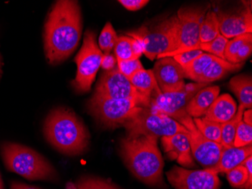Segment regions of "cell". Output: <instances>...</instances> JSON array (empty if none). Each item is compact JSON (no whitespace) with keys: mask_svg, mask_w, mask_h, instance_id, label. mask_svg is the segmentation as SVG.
<instances>
[{"mask_svg":"<svg viewBox=\"0 0 252 189\" xmlns=\"http://www.w3.org/2000/svg\"><path fill=\"white\" fill-rule=\"evenodd\" d=\"M82 29L81 9L77 1H58L44 31V47L49 64L60 63L73 54L80 41Z\"/></svg>","mask_w":252,"mask_h":189,"instance_id":"cell-1","label":"cell"},{"mask_svg":"<svg viewBox=\"0 0 252 189\" xmlns=\"http://www.w3.org/2000/svg\"><path fill=\"white\" fill-rule=\"evenodd\" d=\"M120 153L136 178L149 186L163 185L164 161L157 146V138L145 136L135 139L125 138L120 143Z\"/></svg>","mask_w":252,"mask_h":189,"instance_id":"cell-2","label":"cell"},{"mask_svg":"<svg viewBox=\"0 0 252 189\" xmlns=\"http://www.w3.org/2000/svg\"><path fill=\"white\" fill-rule=\"evenodd\" d=\"M48 142L61 153L74 156L84 153L89 144V132L74 112L63 108L55 109L44 124Z\"/></svg>","mask_w":252,"mask_h":189,"instance_id":"cell-3","label":"cell"},{"mask_svg":"<svg viewBox=\"0 0 252 189\" xmlns=\"http://www.w3.org/2000/svg\"><path fill=\"white\" fill-rule=\"evenodd\" d=\"M1 153L8 170L27 180H55L56 170L43 156L22 145L4 143Z\"/></svg>","mask_w":252,"mask_h":189,"instance_id":"cell-4","label":"cell"},{"mask_svg":"<svg viewBox=\"0 0 252 189\" xmlns=\"http://www.w3.org/2000/svg\"><path fill=\"white\" fill-rule=\"evenodd\" d=\"M126 36L138 41L143 54L154 61L160 54L173 52L180 47V24L177 15L153 26H142L126 33Z\"/></svg>","mask_w":252,"mask_h":189,"instance_id":"cell-5","label":"cell"},{"mask_svg":"<svg viewBox=\"0 0 252 189\" xmlns=\"http://www.w3.org/2000/svg\"><path fill=\"white\" fill-rule=\"evenodd\" d=\"M151 104L136 99H111L96 94L89 100V112L102 124L108 127L123 126Z\"/></svg>","mask_w":252,"mask_h":189,"instance_id":"cell-6","label":"cell"},{"mask_svg":"<svg viewBox=\"0 0 252 189\" xmlns=\"http://www.w3.org/2000/svg\"><path fill=\"white\" fill-rule=\"evenodd\" d=\"M128 139H135L141 136L165 137L177 133H188L185 126L172 118L154 113L148 108H144L129 121L123 125Z\"/></svg>","mask_w":252,"mask_h":189,"instance_id":"cell-7","label":"cell"},{"mask_svg":"<svg viewBox=\"0 0 252 189\" xmlns=\"http://www.w3.org/2000/svg\"><path fill=\"white\" fill-rule=\"evenodd\" d=\"M103 53L96 42V35L93 31L85 33L82 48L75 58L77 65L73 86L79 92H87L92 87L96 75L100 68Z\"/></svg>","mask_w":252,"mask_h":189,"instance_id":"cell-8","label":"cell"},{"mask_svg":"<svg viewBox=\"0 0 252 189\" xmlns=\"http://www.w3.org/2000/svg\"><path fill=\"white\" fill-rule=\"evenodd\" d=\"M207 86L205 83L191 82L175 92L160 93L151 99L149 109L154 113H161L178 121L188 114L186 108L189 101L199 90Z\"/></svg>","mask_w":252,"mask_h":189,"instance_id":"cell-9","label":"cell"},{"mask_svg":"<svg viewBox=\"0 0 252 189\" xmlns=\"http://www.w3.org/2000/svg\"><path fill=\"white\" fill-rule=\"evenodd\" d=\"M188 130V139L190 145L191 152L204 169L212 168L219 163L223 146L206 139L198 130L193 120L189 115H185L178 120Z\"/></svg>","mask_w":252,"mask_h":189,"instance_id":"cell-10","label":"cell"},{"mask_svg":"<svg viewBox=\"0 0 252 189\" xmlns=\"http://www.w3.org/2000/svg\"><path fill=\"white\" fill-rule=\"evenodd\" d=\"M94 94L107 99H136L151 104V98L140 93L129 79L119 72L117 67L102 75Z\"/></svg>","mask_w":252,"mask_h":189,"instance_id":"cell-11","label":"cell"},{"mask_svg":"<svg viewBox=\"0 0 252 189\" xmlns=\"http://www.w3.org/2000/svg\"><path fill=\"white\" fill-rule=\"evenodd\" d=\"M166 176L175 189H219L220 186L219 176L210 168L189 170L174 167Z\"/></svg>","mask_w":252,"mask_h":189,"instance_id":"cell-12","label":"cell"},{"mask_svg":"<svg viewBox=\"0 0 252 189\" xmlns=\"http://www.w3.org/2000/svg\"><path fill=\"white\" fill-rule=\"evenodd\" d=\"M207 11L206 7H188L178 10L177 17L180 24V47L199 50L200 26Z\"/></svg>","mask_w":252,"mask_h":189,"instance_id":"cell-13","label":"cell"},{"mask_svg":"<svg viewBox=\"0 0 252 189\" xmlns=\"http://www.w3.org/2000/svg\"><path fill=\"white\" fill-rule=\"evenodd\" d=\"M152 71L162 93L181 90L186 85L184 69L171 57L159 59Z\"/></svg>","mask_w":252,"mask_h":189,"instance_id":"cell-14","label":"cell"},{"mask_svg":"<svg viewBox=\"0 0 252 189\" xmlns=\"http://www.w3.org/2000/svg\"><path fill=\"white\" fill-rule=\"evenodd\" d=\"M217 15L220 34L226 39H233L243 34H252V8L249 5L233 13L220 12Z\"/></svg>","mask_w":252,"mask_h":189,"instance_id":"cell-15","label":"cell"},{"mask_svg":"<svg viewBox=\"0 0 252 189\" xmlns=\"http://www.w3.org/2000/svg\"><path fill=\"white\" fill-rule=\"evenodd\" d=\"M162 145L168 158L177 160L183 167H195L187 133H177L173 136L162 137Z\"/></svg>","mask_w":252,"mask_h":189,"instance_id":"cell-16","label":"cell"},{"mask_svg":"<svg viewBox=\"0 0 252 189\" xmlns=\"http://www.w3.org/2000/svg\"><path fill=\"white\" fill-rule=\"evenodd\" d=\"M252 155V145L245 147H223L219 163L212 167L217 174L227 173L235 167L240 166L247 157Z\"/></svg>","mask_w":252,"mask_h":189,"instance_id":"cell-17","label":"cell"},{"mask_svg":"<svg viewBox=\"0 0 252 189\" xmlns=\"http://www.w3.org/2000/svg\"><path fill=\"white\" fill-rule=\"evenodd\" d=\"M237 110V105L232 96L229 94H223L212 104L205 113V117L222 124L232 120Z\"/></svg>","mask_w":252,"mask_h":189,"instance_id":"cell-18","label":"cell"},{"mask_svg":"<svg viewBox=\"0 0 252 189\" xmlns=\"http://www.w3.org/2000/svg\"><path fill=\"white\" fill-rule=\"evenodd\" d=\"M219 93L220 87L218 86H208L201 89L188 103L187 113L192 118L204 116L215 99L219 97Z\"/></svg>","mask_w":252,"mask_h":189,"instance_id":"cell-19","label":"cell"},{"mask_svg":"<svg viewBox=\"0 0 252 189\" xmlns=\"http://www.w3.org/2000/svg\"><path fill=\"white\" fill-rule=\"evenodd\" d=\"M243 63L233 64L220 58H217L209 65L197 82L208 84L209 82H215L221 79L230 72H237L241 69Z\"/></svg>","mask_w":252,"mask_h":189,"instance_id":"cell-20","label":"cell"},{"mask_svg":"<svg viewBox=\"0 0 252 189\" xmlns=\"http://www.w3.org/2000/svg\"><path fill=\"white\" fill-rule=\"evenodd\" d=\"M130 82L140 93L147 97H155L162 93L157 84L152 70L141 69L134 74L129 79Z\"/></svg>","mask_w":252,"mask_h":189,"instance_id":"cell-21","label":"cell"},{"mask_svg":"<svg viewBox=\"0 0 252 189\" xmlns=\"http://www.w3.org/2000/svg\"><path fill=\"white\" fill-rule=\"evenodd\" d=\"M230 89L237 96L240 105L246 109L252 107V76L238 75L233 76L230 81Z\"/></svg>","mask_w":252,"mask_h":189,"instance_id":"cell-22","label":"cell"},{"mask_svg":"<svg viewBox=\"0 0 252 189\" xmlns=\"http://www.w3.org/2000/svg\"><path fill=\"white\" fill-rule=\"evenodd\" d=\"M218 57L209 53H203L195 58L186 66L183 67L185 76L197 82L205 69L215 60Z\"/></svg>","mask_w":252,"mask_h":189,"instance_id":"cell-23","label":"cell"},{"mask_svg":"<svg viewBox=\"0 0 252 189\" xmlns=\"http://www.w3.org/2000/svg\"><path fill=\"white\" fill-rule=\"evenodd\" d=\"M220 34L218 15L212 10L206 12L200 26L199 40L201 43L210 42Z\"/></svg>","mask_w":252,"mask_h":189,"instance_id":"cell-24","label":"cell"},{"mask_svg":"<svg viewBox=\"0 0 252 189\" xmlns=\"http://www.w3.org/2000/svg\"><path fill=\"white\" fill-rule=\"evenodd\" d=\"M246 108L243 105H239V109L234 117L230 121L221 124V145L223 147H232L234 143L236 129L239 122L243 120V113Z\"/></svg>","mask_w":252,"mask_h":189,"instance_id":"cell-25","label":"cell"},{"mask_svg":"<svg viewBox=\"0 0 252 189\" xmlns=\"http://www.w3.org/2000/svg\"><path fill=\"white\" fill-rule=\"evenodd\" d=\"M194 124L198 130L209 140L221 143V124L208 120L205 117L193 118Z\"/></svg>","mask_w":252,"mask_h":189,"instance_id":"cell-26","label":"cell"},{"mask_svg":"<svg viewBox=\"0 0 252 189\" xmlns=\"http://www.w3.org/2000/svg\"><path fill=\"white\" fill-rule=\"evenodd\" d=\"M226 178L233 187L244 189H252V180L249 178L247 169L243 166H238L226 173Z\"/></svg>","mask_w":252,"mask_h":189,"instance_id":"cell-27","label":"cell"},{"mask_svg":"<svg viewBox=\"0 0 252 189\" xmlns=\"http://www.w3.org/2000/svg\"><path fill=\"white\" fill-rule=\"evenodd\" d=\"M119 37L111 23L107 22L100 33L98 39V47L104 53H110L115 47Z\"/></svg>","mask_w":252,"mask_h":189,"instance_id":"cell-28","label":"cell"},{"mask_svg":"<svg viewBox=\"0 0 252 189\" xmlns=\"http://www.w3.org/2000/svg\"><path fill=\"white\" fill-rule=\"evenodd\" d=\"M229 39L222 36L221 34H219L213 40L210 42H204V43H199V50L209 52V54L215 55L218 58H221L223 60H226L224 57L225 48H226V43Z\"/></svg>","mask_w":252,"mask_h":189,"instance_id":"cell-29","label":"cell"},{"mask_svg":"<svg viewBox=\"0 0 252 189\" xmlns=\"http://www.w3.org/2000/svg\"><path fill=\"white\" fill-rule=\"evenodd\" d=\"M113 49L117 60L135 59L132 50V38L130 37H119Z\"/></svg>","mask_w":252,"mask_h":189,"instance_id":"cell-30","label":"cell"},{"mask_svg":"<svg viewBox=\"0 0 252 189\" xmlns=\"http://www.w3.org/2000/svg\"><path fill=\"white\" fill-rule=\"evenodd\" d=\"M252 40V34H246L229 39L224 51L225 59L232 63L235 55L243 45L249 41Z\"/></svg>","mask_w":252,"mask_h":189,"instance_id":"cell-31","label":"cell"},{"mask_svg":"<svg viewBox=\"0 0 252 189\" xmlns=\"http://www.w3.org/2000/svg\"><path fill=\"white\" fill-rule=\"evenodd\" d=\"M252 142V125L247 124L243 120L239 122L235 136L234 147L250 146Z\"/></svg>","mask_w":252,"mask_h":189,"instance_id":"cell-32","label":"cell"},{"mask_svg":"<svg viewBox=\"0 0 252 189\" xmlns=\"http://www.w3.org/2000/svg\"><path fill=\"white\" fill-rule=\"evenodd\" d=\"M75 189H120L108 181L94 178L83 177L76 183Z\"/></svg>","mask_w":252,"mask_h":189,"instance_id":"cell-33","label":"cell"},{"mask_svg":"<svg viewBox=\"0 0 252 189\" xmlns=\"http://www.w3.org/2000/svg\"><path fill=\"white\" fill-rule=\"evenodd\" d=\"M119 72L128 79L140 70L144 69L139 59L130 60H117Z\"/></svg>","mask_w":252,"mask_h":189,"instance_id":"cell-34","label":"cell"},{"mask_svg":"<svg viewBox=\"0 0 252 189\" xmlns=\"http://www.w3.org/2000/svg\"><path fill=\"white\" fill-rule=\"evenodd\" d=\"M203 52L201 50L189 51V52H183L179 55L172 57L175 62H178L181 67H185L190 63L195 58L202 55Z\"/></svg>","mask_w":252,"mask_h":189,"instance_id":"cell-35","label":"cell"},{"mask_svg":"<svg viewBox=\"0 0 252 189\" xmlns=\"http://www.w3.org/2000/svg\"><path fill=\"white\" fill-rule=\"evenodd\" d=\"M252 52V40L249 41L243 45L241 49L238 51L233 58V64L243 63L250 57Z\"/></svg>","mask_w":252,"mask_h":189,"instance_id":"cell-36","label":"cell"},{"mask_svg":"<svg viewBox=\"0 0 252 189\" xmlns=\"http://www.w3.org/2000/svg\"><path fill=\"white\" fill-rule=\"evenodd\" d=\"M117 67V59L115 55L110 53L103 54L100 68L105 72H110Z\"/></svg>","mask_w":252,"mask_h":189,"instance_id":"cell-37","label":"cell"},{"mask_svg":"<svg viewBox=\"0 0 252 189\" xmlns=\"http://www.w3.org/2000/svg\"><path fill=\"white\" fill-rule=\"evenodd\" d=\"M121 5L129 11H138L144 8L147 3L148 0H120L119 1Z\"/></svg>","mask_w":252,"mask_h":189,"instance_id":"cell-38","label":"cell"},{"mask_svg":"<svg viewBox=\"0 0 252 189\" xmlns=\"http://www.w3.org/2000/svg\"><path fill=\"white\" fill-rule=\"evenodd\" d=\"M132 50L135 59H139L143 54L142 47L138 41L132 38Z\"/></svg>","mask_w":252,"mask_h":189,"instance_id":"cell-39","label":"cell"},{"mask_svg":"<svg viewBox=\"0 0 252 189\" xmlns=\"http://www.w3.org/2000/svg\"><path fill=\"white\" fill-rule=\"evenodd\" d=\"M11 189H40L34 186H28L23 183H13L11 184Z\"/></svg>","mask_w":252,"mask_h":189,"instance_id":"cell-40","label":"cell"},{"mask_svg":"<svg viewBox=\"0 0 252 189\" xmlns=\"http://www.w3.org/2000/svg\"><path fill=\"white\" fill-rule=\"evenodd\" d=\"M243 120L247 124L252 125V112L251 109L245 110L243 113Z\"/></svg>","mask_w":252,"mask_h":189,"instance_id":"cell-41","label":"cell"},{"mask_svg":"<svg viewBox=\"0 0 252 189\" xmlns=\"http://www.w3.org/2000/svg\"><path fill=\"white\" fill-rule=\"evenodd\" d=\"M0 189H3V183H2V177L0 175Z\"/></svg>","mask_w":252,"mask_h":189,"instance_id":"cell-42","label":"cell"},{"mask_svg":"<svg viewBox=\"0 0 252 189\" xmlns=\"http://www.w3.org/2000/svg\"><path fill=\"white\" fill-rule=\"evenodd\" d=\"M1 74H2V72H1V62H0V76H1Z\"/></svg>","mask_w":252,"mask_h":189,"instance_id":"cell-43","label":"cell"}]
</instances>
